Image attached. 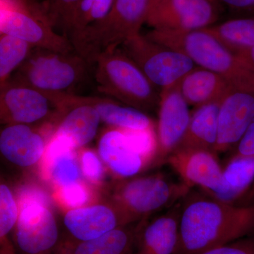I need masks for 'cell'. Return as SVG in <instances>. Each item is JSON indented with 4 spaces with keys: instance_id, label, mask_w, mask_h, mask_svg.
<instances>
[{
    "instance_id": "3957f363",
    "label": "cell",
    "mask_w": 254,
    "mask_h": 254,
    "mask_svg": "<svg viewBox=\"0 0 254 254\" xmlns=\"http://www.w3.org/2000/svg\"><path fill=\"white\" fill-rule=\"evenodd\" d=\"M93 65L98 91L103 94L143 113L160 104L154 85L122 48L101 53Z\"/></svg>"
},
{
    "instance_id": "1f68e13d",
    "label": "cell",
    "mask_w": 254,
    "mask_h": 254,
    "mask_svg": "<svg viewBox=\"0 0 254 254\" xmlns=\"http://www.w3.org/2000/svg\"><path fill=\"white\" fill-rule=\"evenodd\" d=\"M197 254H254V232Z\"/></svg>"
},
{
    "instance_id": "9c48e42d",
    "label": "cell",
    "mask_w": 254,
    "mask_h": 254,
    "mask_svg": "<svg viewBox=\"0 0 254 254\" xmlns=\"http://www.w3.org/2000/svg\"><path fill=\"white\" fill-rule=\"evenodd\" d=\"M122 49L148 80L161 89L178 83L195 67L194 63L186 55L141 33L125 42Z\"/></svg>"
},
{
    "instance_id": "e0dca14e",
    "label": "cell",
    "mask_w": 254,
    "mask_h": 254,
    "mask_svg": "<svg viewBox=\"0 0 254 254\" xmlns=\"http://www.w3.org/2000/svg\"><path fill=\"white\" fill-rule=\"evenodd\" d=\"M254 120V94L235 91L221 103L218 113V139L215 152L233 149Z\"/></svg>"
},
{
    "instance_id": "5b68a950",
    "label": "cell",
    "mask_w": 254,
    "mask_h": 254,
    "mask_svg": "<svg viewBox=\"0 0 254 254\" xmlns=\"http://www.w3.org/2000/svg\"><path fill=\"white\" fill-rule=\"evenodd\" d=\"M149 0H114L108 14L71 41L75 51L91 65L98 55L122 46L140 34L146 23Z\"/></svg>"
},
{
    "instance_id": "8d00e7d4",
    "label": "cell",
    "mask_w": 254,
    "mask_h": 254,
    "mask_svg": "<svg viewBox=\"0 0 254 254\" xmlns=\"http://www.w3.org/2000/svg\"><path fill=\"white\" fill-rule=\"evenodd\" d=\"M165 0H149V11H148V14H149L152 10L155 9L157 6H158L160 3L163 2Z\"/></svg>"
},
{
    "instance_id": "5bb4252c",
    "label": "cell",
    "mask_w": 254,
    "mask_h": 254,
    "mask_svg": "<svg viewBox=\"0 0 254 254\" xmlns=\"http://www.w3.org/2000/svg\"><path fill=\"white\" fill-rule=\"evenodd\" d=\"M56 124L9 125L0 133V152L5 160L21 168L39 166Z\"/></svg>"
},
{
    "instance_id": "30bf717a",
    "label": "cell",
    "mask_w": 254,
    "mask_h": 254,
    "mask_svg": "<svg viewBox=\"0 0 254 254\" xmlns=\"http://www.w3.org/2000/svg\"><path fill=\"white\" fill-rule=\"evenodd\" d=\"M17 202L19 215L13 239L18 254H58L63 237L52 203Z\"/></svg>"
},
{
    "instance_id": "d590c367",
    "label": "cell",
    "mask_w": 254,
    "mask_h": 254,
    "mask_svg": "<svg viewBox=\"0 0 254 254\" xmlns=\"http://www.w3.org/2000/svg\"><path fill=\"white\" fill-rule=\"evenodd\" d=\"M235 50L244 55L247 59L250 60L254 65V47L250 48H241V49Z\"/></svg>"
},
{
    "instance_id": "44dd1931",
    "label": "cell",
    "mask_w": 254,
    "mask_h": 254,
    "mask_svg": "<svg viewBox=\"0 0 254 254\" xmlns=\"http://www.w3.org/2000/svg\"><path fill=\"white\" fill-rule=\"evenodd\" d=\"M188 105L195 108L222 100L236 91L218 73L195 66L177 83Z\"/></svg>"
},
{
    "instance_id": "4fadbf2b",
    "label": "cell",
    "mask_w": 254,
    "mask_h": 254,
    "mask_svg": "<svg viewBox=\"0 0 254 254\" xmlns=\"http://www.w3.org/2000/svg\"><path fill=\"white\" fill-rule=\"evenodd\" d=\"M216 0H165L148 14L153 29L193 31L210 27L218 17Z\"/></svg>"
},
{
    "instance_id": "ffe728a7",
    "label": "cell",
    "mask_w": 254,
    "mask_h": 254,
    "mask_svg": "<svg viewBox=\"0 0 254 254\" xmlns=\"http://www.w3.org/2000/svg\"><path fill=\"white\" fill-rule=\"evenodd\" d=\"M143 221L118 227L93 240L75 242L63 238L58 254H135Z\"/></svg>"
},
{
    "instance_id": "9a60e30c",
    "label": "cell",
    "mask_w": 254,
    "mask_h": 254,
    "mask_svg": "<svg viewBox=\"0 0 254 254\" xmlns=\"http://www.w3.org/2000/svg\"><path fill=\"white\" fill-rule=\"evenodd\" d=\"M165 164H168L182 182L190 188L200 187L214 196L221 193L223 168L215 152L203 149L177 150L168 157Z\"/></svg>"
},
{
    "instance_id": "7402d4cb",
    "label": "cell",
    "mask_w": 254,
    "mask_h": 254,
    "mask_svg": "<svg viewBox=\"0 0 254 254\" xmlns=\"http://www.w3.org/2000/svg\"><path fill=\"white\" fill-rule=\"evenodd\" d=\"M220 103H210L195 108L186 133L175 150L203 149L215 152Z\"/></svg>"
},
{
    "instance_id": "8fae6325",
    "label": "cell",
    "mask_w": 254,
    "mask_h": 254,
    "mask_svg": "<svg viewBox=\"0 0 254 254\" xmlns=\"http://www.w3.org/2000/svg\"><path fill=\"white\" fill-rule=\"evenodd\" d=\"M135 223L113 200L95 202L65 211L64 240L81 242L98 238L120 227Z\"/></svg>"
},
{
    "instance_id": "4dcf8cb0",
    "label": "cell",
    "mask_w": 254,
    "mask_h": 254,
    "mask_svg": "<svg viewBox=\"0 0 254 254\" xmlns=\"http://www.w3.org/2000/svg\"><path fill=\"white\" fill-rule=\"evenodd\" d=\"M18 218V209L5 205L0 209V254H18L13 232Z\"/></svg>"
},
{
    "instance_id": "d6a6232c",
    "label": "cell",
    "mask_w": 254,
    "mask_h": 254,
    "mask_svg": "<svg viewBox=\"0 0 254 254\" xmlns=\"http://www.w3.org/2000/svg\"><path fill=\"white\" fill-rule=\"evenodd\" d=\"M237 157H254V120L240 141L231 150L229 158Z\"/></svg>"
},
{
    "instance_id": "d4e9b609",
    "label": "cell",
    "mask_w": 254,
    "mask_h": 254,
    "mask_svg": "<svg viewBox=\"0 0 254 254\" xmlns=\"http://www.w3.org/2000/svg\"><path fill=\"white\" fill-rule=\"evenodd\" d=\"M203 29L230 49L254 47V18L229 20Z\"/></svg>"
},
{
    "instance_id": "4316f807",
    "label": "cell",
    "mask_w": 254,
    "mask_h": 254,
    "mask_svg": "<svg viewBox=\"0 0 254 254\" xmlns=\"http://www.w3.org/2000/svg\"><path fill=\"white\" fill-rule=\"evenodd\" d=\"M114 0H81L68 33L70 41L81 34L87 28L104 18L110 12Z\"/></svg>"
},
{
    "instance_id": "cb8c5ba5",
    "label": "cell",
    "mask_w": 254,
    "mask_h": 254,
    "mask_svg": "<svg viewBox=\"0 0 254 254\" xmlns=\"http://www.w3.org/2000/svg\"><path fill=\"white\" fill-rule=\"evenodd\" d=\"M254 182V157L229 158L223 168V188L215 197L235 203Z\"/></svg>"
},
{
    "instance_id": "f546056e",
    "label": "cell",
    "mask_w": 254,
    "mask_h": 254,
    "mask_svg": "<svg viewBox=\"0 0 254 254\" xmlns=\"http://www.w3.org/2000/svg\"><path fill=\"white\" fill-rule=\"evenodd\" d=\"M81 0H47L45 6L53 26L67 36L73 15Z\"/></svg>"
},
{
    "instance_id": "52a82bcc",
    "label": "cell",
    "mask_w": 254,
    "mask_h": 254,
    "mask_svg": "<svg viewBox=\"0 0 254 254\" xmlns=\"http://www.w3.org/2000/svg\"><path fill=\"white\" fill-rule=\"evenodd\" d=\"M0 33L23 40L33 48L75 51L67 36L55 31L45 4L33 0H0Z\"/></svg>"
},
{
    "instance_id": "83f0119b",
    "label": "cell",
    "mask_w": 254,
    "mask_h": 254,
    "mask_svg": "<svg viewBox=\"0 0 254 254\" xmlns=\"http://www.w3.org/2000/svg\"><path fill=\"white\" fill-rule=\"evenodd\" d=\"M53 191L56 203L66 210L81 208L95 202L92 186L85 180Z\"/></svg>"
},
{
    "instance_id": "e575fe53",
    "label": "cell",
    "mask_w": 254,
    "mask_h": 254,
    "mask_svg": "<svg viewBox=\"0 0 254 254\" xmlns=\"http://www.w3.org/2000/svg\"><path fill=\"white\" fill-rule=\"evenodd\" d=\"M233 204L243 206H254V182L248 190Z\"/></svg>"
},
{
    "instance_id": "836d02e7",
    "label": "cell",
    "mask_w": 254,
    "mask_h": 254,
    "mask_svg": "<svg viewBox=\"0 0 254 254\" xmlns=\"http://www.w3.org/2000/svg\"><path fill=\"white\" fill-rule=\"evenodd\" d=\"M234 9L250 11L254 9V0H217Z\"/></svg>"
},
{
    "instance_id": "74e56055",
    "label": "cell",
    "mask_w": 254,
    "mask_h": 254,
    "mask_svg": "<svg viewBox=\"0 0 254 254\" xmlns=\"http://www.w3.org/2000/svg\"><path fill=\"white\" fill-rule=\"evenodd\" d=\"M250 12L254 13V9L253 10H252V11H251Z\"/></svg>"
},
{
    "instance_id": "f1b7e54d",
    "label": "cell",
    "mask_w": 254,
    "mask_h": 254,
    "mask_svg": "<svg viewBox=\"0 0 254 254\" xmlns=\"http://www.w3.org/2000/svg\"><path fill=\"white\" fill-rule=\"evenodd\" d=\"M78 161L85 181L92 187H102L105 177V164L98 153L86 147L78 150Z\"/></svg>"
},
{
    "instance_id": "6da1fadb",
    "label": "cell",
    "mask_w": 254,
    "mask_h": 254,
    "mask_svg": "<svg viewBox=\"0 0 254 254\" xmlns=\"http://www.w3.org/2000/svg\"><path fill=\"white\" fill-rule=\"evenodd\" d=\"M192 190L182 200L174 254H199L254 233V206L233 204Z\"/></svg>"
},
{
    "instance_id": "484cf974",
    "label": "cell",
    "mask_w": 254,
    "mask_h": 254,
    "mask_svg": "<svg viewBox=\"0 0 254 254\" xmlns=\"http://www.w3.org/2000/svg\"><path fill=\"white\" fill-rule=\"evenodd\" d=\"M33 47L27 42L9 36H0V83H7L14 71H16L31 54Z\"/></svg>"
},
{
    "instance_id": "ba28073f",
    "label": "cell",
    "mask_w": 254,
    "mask_h": 254,
    "mask_svg": "<svg viewBox=\"0 0 254 254\" xmlns=\"http://www.w3.org/2000/svg\"><path fill=\"white\" fill-rule=\"evenodd\" d=\"M66 96V94H50L33 87L8 81L1 86V123L57 125L65 110Z\"/></svg>"
},
{
    "instance_id": "8992f818",
    "label": "cell",
    "mask_w": 254,
    "mask_h": 254,
    "mask_svg": "<svg viewBox=\"0 0 254 254\" xmlns=\"http://www.w3.org/2000/svg\"><path fill=\"white\" fill-rule=\"evenodd\" d=\"M192 189L162 173L121 180L114 187L110 199L133 222L149 218L152 214L176 204Z\"/></svg>"
},
{
    "instance_id": "ac0fdd59",
    "label": "cell",
    "mask_w": 254,
    "mask_h": 254,
    "mask_svg": "<svg viewBox=\"0 0 254 254\" xmlns=\"http://www.w3.org/2000/svg\"><path fill=\"white\" fill-rule=\"evenodd\" d=\"M100 120L87 97L68 95L66 110L57 123L54 133L68 140L76 150L91 143L98 133Z\"/></svg>"
},
{
    "instance_id": "2e32d148",
    "label": "cell",
    "mask_w": 254,
    "mask_h": 254,
    "mask_svg": "<svg viewBox=\"0 0 254 254\" xmlns=\"http://www.w3.org/2000/svg\"><path fill=\"white\" fill-rule=\"evenodd\" d=\"M98 153L105 166L121 180L136 176L150 168V164L136 150L125 128L110 127L103 132Z\"/></svg>"
},
{
    "instance_id": "d6986e66",
    "label": "cell",
    "mask_w": 254,
    "mask_h": 254,
    "mask_svg": "<svg viewBox=\"0 0 254 254\" xmlns=\"http://www.w3.org/2000/svg\"><path fill=\"white\" fill-rule=\"evenodd\" d=\"M183 198L163 215L150 221L148 218L143 220L137 237L135 254H175Z\"/></svg>"
},
{
    "instance_id": "7c38bea8",
    "label": "cell",
    "mask_w": 254,
    "mask_h": 254,
    "mask_svg": "<svg viewBox=\"0 0 254 254\" xmlns=\"http://www.w3.org/2000/svg\"><path fill=\"white\" fill-rule=\"evenodd\" d=\"M156 127L158 148L152 168L166 163L180 144L189 127L191 113L177 83L160 92Z\"/></svg>"
},
{
    "instance_id": "603a6c76",
    "label": "cell",
    "mask_w": 254,
    "mask_h": 254,
    "mask_svg": "<svg viewBox=\"0 0 254 254\" xmlns=\"http://www.w3.org/2000/svg\"><path fill=\"white\" fill-rule=\"evenodd\" d=\"M98 111L101 122L112 127L125 129L144 130L155 127L153 120L143 112L123 106L108 98L87 97Z\"/></svg>"
},
{
    "instance_id": "277c9868",
    "label": "cell",
    "mask_w": 254,
    "mask_h": 254,
    "mask_svg": "<svg viewBox=\"0 0 254 254\" xmlns=\"http://www.w3.org/2000/svg\"><path fill=\"white\" fill-rule=\"evenodd\" d=\"M92 66L76 51L63 53L34 48L9 81L50 94L73 95Z\"/></svg>"
},
{
    "instance_id": "7a4b0ae2",
    "label": "cell",
    "mask_w": 254,
    "mask_h": 254,
    "mask_svg": "<svg viewBox=\"0 0 254 254\" xmlns=\"http://www.w3.org/2000/svg\"><path fill=\"white\" fill-rule=\"evenodd\" d=\"M149 39L181 52L200 67L221 76L236 91L254 94V65L204 29L173 31L153 29Z\"/></svg>"
}]
</instances>
